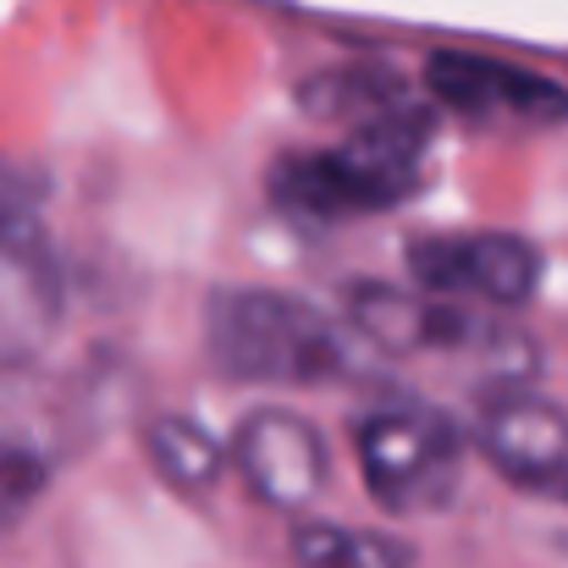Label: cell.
<instances>
[{"label":"cell","instance_id":"6da1fadb","mask_svg":"<svg viewBox=\"0 0 568 568\" xmlns=\"http://www.w3.org/2000/svg\"><path fill=\"white\" fill-rule=\"evenodd\" d=\"M204 359L232 386H343L376 376V348L315 298L282 287H215L204 298Z\"/></svg>","mask_w":568,"mask_h":568},{"label":"cell","instance_id":"7a4b0ae2","mask_svg":"<svg viewBox=\"0 0 568 568\" xmlns=\"http://www.w3.org/2000/svg\"><path fill=\"white\" fill-rule=\"evenodd\" d=\"M430 144L436 116L408 100L386 116L348 122L337 144L321 150H287L265 172V199L276 215L298 226H337V221H371L397 204H408L430 178Z\"/></svg>","mask_w":568,"mask_h":568},{"label":"cell","instance_id":"3957f363","mask_svg":"<svg viewBox=\"0 0 568 568\" xmlns=\"http://www.w3.org/2000/svg\"><path fill=\"white\" fill-rule=\"evenodd\" d=\"M343 310L381 359H464L491 386H525L536 371V348L525 343V332H514L503 310L486 304H464L430 287L354 282L343 293Z\"/></svg>","mask_w":568,"mask_h":568},{"label":"cell","instance_id":"277c9868","mask_svg":"<svg viewBox=\"0 0 568 568\" xmlns=\"http://www.w3.org/2000/svg\"><path fill=\"white\" fill-rule=\"evenodd\" d=\"M354 458L381 514L436 519L469 480V430L419 397H392L354 419Z\"/></svg>","mask_w":568,"mask_h":568},{"label":"cell","instance_id":"5b68a950","mask_svg":"<svg viewBox=\"0 0 568 568\" xmlns=\"http://www.w3.org/2000/svg\"><path fill=\"white\" fill-rule=\"evenodd\" d=\"M89 442V403L72 381L0 359V530L17 525Z\"/></svg>","mask_w":568,"mask_h":568},{"label":"cell","instance_id":"8992f818","mask_svg":"<svg viewBox=\"0 0 568 568\" xmlns=\"http://www.w3.org/2000/svg\"><path fill=\"white\" fill-rule=\"evenodd\" d=\"M408 276L414 287L464 298V304H486V310H525L541 282H547V254L519 237V232H497V226H458V232H419L408 243Z\"/></svg>","mask_w":568,"mask_h":568},{"label":"cell","instance_id":"52a82bcc","mask_svg":"<svg viewBox=\"0 0 568 568\" xmlns=\"http://www.w3.org/2000/svg\"><path fill=\"white\" fill-rule=\"evenodd\" d=\"M425 89L442 111L491 133H547L568 122V89L558 78L480 50H436L425 61Z\"/></svg>","mask_w":568,"mask_h":568},{"label":"cell","instance_id":"ba28073f","mask_svg":"<svg viewBox=\"0 0 568 568\" xmlns=\"http://www.w3.org/2000/svg\"><path fill=\"white\" fill-rule=\"evenodd\" d=\"M226 469H237V480L254 491V503L298 519L332 486V447L315 419H304L298 408L265 403L237 419V430L226 442Z\"/></svg>","mask_w":568,"mask_h":568},{"label":"cell","instance_id":"9c48e42d","mask_svg":"<svg viewBox=\"0 0 568 568\" xmlns=\"http://www.w3.org/2000/svg\"><path fill=\"white\" fill-rule=\"evenodd\" d=\"M469 447L519 491L568 508V408L525 386H491L475 408Z\"/></svg>","mask_w":568,"mask_h":568},{"label":"cell","instance_id":"30bf717a","mask_svg":"<svg viewBox=\"0 0 568 568\" xmlns=\"http://www.w3.org/2000/svg\"><path fill=\"white\" fill-rule=\"evenodd\" d=\"M61 321V271L39 226L0 221V359H28Z\"/></svg>","mask_w":568,"mask_h":568},{"label":"cell","instance_id":"8fae6325","mask_svg":"<svg viewBox=\"0 0 568 568\" xmlns=\"http://www.w3.org/2000/svg\"><path fill=\"white\" fill-rule=\"evenodd\" d=\"M144 447H150V464L155 475L172 486V491H210L226 469V447L193 419V414H166L144 430Z\"/></svg>","mask_w":568,"mask_h":568},{"label":"cell","instance_id":"7c38bea8","mask_svg":"<svg viewBox=\"0 0 568 568\" xmlns=\"http://www.w3.org/2000/svg\"><path fill=\"white\" fill-rule=\"evenodd\" d=\"M293 564L298 568H408V547L332 519H298L293 530Z\"/></svg>","mask_w":568,"mask_h":568},{"label":"cell","instance_id":"4fadbf2b","mask_svg":"<svg viewBox=\"0 0 568 568\" xmlns=\"http://www.w3.org/2000/svg\"><path fill=\"white\" fill-rule=\"evenodd\" d=\"M33 183L17 172V166H6L0 161V221H17V226H33Z\"/></svg>","mask_w":568,"mask_h":568}]
</instances>
